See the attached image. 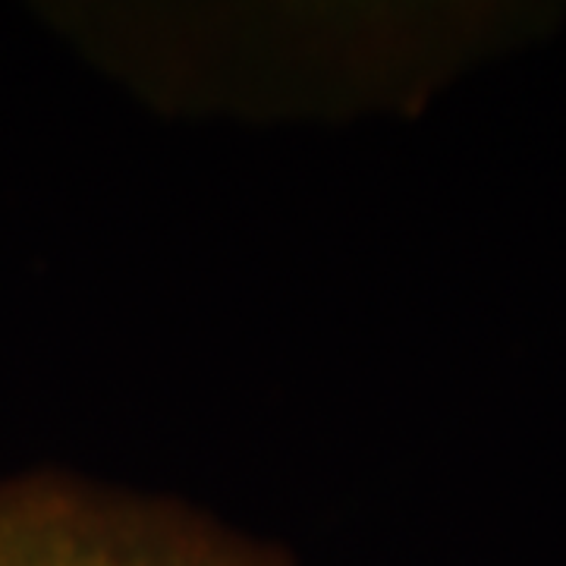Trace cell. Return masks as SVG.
Wrapping results in <instances>:
<instances>
[{"instance_id":"1","label":"cell","mask_w":566,"mask_h":566,"mask_svg":"<svg viewBox=\"0 0 566 566\" xmlns=\"http://www.w3.org/2000/svg\"><path fill=\"white\" fill-rule=\"evenodd\" d=\"M0 566H286L189 506L61 472L0 479Z\"/></svg>"}]
</instances>
